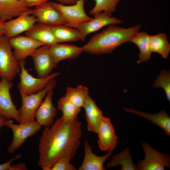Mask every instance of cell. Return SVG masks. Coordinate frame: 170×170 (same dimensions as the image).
<instances>
[{"label":"cell","mask_w":170,"mask_h":170,"mask_svg":"<svg viewBox=\"0 0 170 170\" xmlns=\"http://www.w3.org/2000/svg\"><path fill=\"white\" fill-rule=\"evenodd\" d=\"M50 127H45L39 140L38 165L43 170H50L59 159L75 156L82 137L81 123L78 117L66 120L62 117Z\"/></svg>","instance_id":"cell-1"},{"label":"cell","mask_w":170,"mask_h":170,"mask_svg":"<svg viewBox=\"0 0 170 170\" xmlns=\"http://www.w3.org/2000/svg\"><path fill=\"white\" fill-rule=\"evenodd\" d=\"M141 27L139 25L128 28L116 25H109L101 32L94 35L82 46L83 52L96 55L110 53L122 43L130 41Z\"/></svg>","instance_id":"cell-2"},{"label":"cell","mask_w":170,"mask_h":170,"mask_svg":"<svg viewBox=\"0 0 170 170\" xmlns=\"http://www.w3.org/2000/svg\"><path fill=\"white\" fill-rule=\"evenodd\" d=\"M21 71L19 73L20 81L17 88L21 97L35 94L44 89L50 81L59 75V72L52 73L44 78L33 76L26 69L25 60L18 62Z\"/></svg>","instance_id":"cell-3"},{"label":"cell","mask_w":170,"mask_h":170,"mask_svg":"<svg viewBox=\"0 0 170 170\" xmlns=\"http://www.w3.org/2000/svg\"><path fill=\"white\" fill-rule=\"evenodd\" d=\"M12 50L9 38L5 35L0 34V78L10 81L21 71Z\"/></svg>","instance_id":"cell-4"},{"label":"cell","mask_w":170,"mask_h":170,"mask_svg":"<svg viewBox=\"0 0 170 170\" xmlns=\"http://www.w3.org/2000/svg\"><path fill=\"white\" fill-rule=\"evenodd\" d=\"M56 84V80L53 79L42 91L35 94L21 97L22 105L20 108L18 110L20 123L31 122L35 121V114L36 110L48 92L51 89H53Z\"/></svg>","instance_id":"cell-5"},{"label":"cell","mask_w":170,"mask_h":170,"mask_svg":"<svg viewBox=\"0 0 170 170\" xmlns=\"http://www.w3.org/2000/svg\"><path fill=\"white\" fill-rule=\"evenodd\" d=\"M5 126L11 129L13 133L12 142L7 150L10 154L14 153L28 138L33 136L41 128V126L36 120L16 124L14 123L12 120L8 119Z\"/></svg>","instance_id":"cell-6"},{"label":"cell","mask_w":170,"mask_h":170,"mask_svg":"<svg viewBox=\"0 0 170 170\" xmlns=\"http://www.w3.org/2000/svg\"><path fill=\"white\" fill-rule=\"evenodd\" d=\"M49 46L42 45L30 56L38 77L44 78L49 76L58 63L51 52Z\"/></svg>","instance_id":"cell-7"},{"label":"cell","mask_w":170,"mask_h":170,"mask_svg":"<svg viewBox=\"0 0 170 170\" xmlns=\"http://www.w3.org/2000/svg\"><path fill=\"white\" fill-rule=\"evenodd\" d=\"M142 146L145 156L143 160L138 162L137 170H163L165 167L170 168L169 155L159 152L146 142L143 143Z\"/></svg>","instance_id":"cell-8"},{"label":"cell","mask_w":170,"mask_h":170,"mask_svg":"<svg viewBox=\"0 0 170 170\" xmlns=\"http://www.w3.org/2000/svg\"><path fill=\"white\" fill-rule=\"evenodd\" d=\"M84 1L79 0L75 3L70 5L53 2V4L62 15L65 21V25L76 28L79 24L93 18L88 15L85 12Z\"/></svg>","instance_id":"cell-9"},{"label":"cell","mask_w":170,"mask_h":170,"mask_svg":"<svg viewBox=\"0 0 170 170\" xmlns=\"http://www.w3.org/2000/svg\"><path fill=\"white\" fill-rule=\"evenodd\" d=\"M13 85L11 81L4 78H2L0 81V117L13 119L20 123L18 110L13 102L10 93Z\"/></svg>","instance_id":"cell-10"},{"label":"cell","mask_w":170,"mask_h":170,"mask_svg":"<svg viewBox=\"0 0 170 170\" xmlns=\"http://www.w3.org/2000/svg\"><path fill=\"white\" fill-rule=\"evenodd\" d=\"M93 15L94 18L91 20L79 24L76 27V29L80 32L85 38L88 35L105 26L118 24L123 22L105 12L97 13Z\"/></svg>","instance_id":"cell-11"},{"label":"cell","mask_w":170,"mask_h":170,"mask_svg":"<svg viewBox=\"0 0 170 170\" xmlns=\"http://www.w3.org/2000/svg\"><path fill=\"white\" fill-rule=\"evenodd\" d=\"M9 41L14 57L18 62L25 60L37 48L44 45L26 36H18L9 38Z\"/></svg>","instance_id":"cell-12"},{"label":"cell","mask_w":170,"mask_h":170,"mask_svg":"<svg viewBox=\"0 0 170 170\" xmlns=\"http://www.w3.org/2000/svg\"><path fill=\"white\" fill-rule=\"evenodd\" d=\"M32 9L25 11L15 19L5 23L6 33L9 38L18 36L31 29L37 22L36 18L31 14Z\"/></svg>","instance_id":"cell-13"},{"label":"cell","mask_w":170,"mask_h":170,"mask_svg":"<svg viewBox=\"0 0 170 170\" xmlns=\"http://www.w3.org/2000/svg\"><path fill=\"white\" fill-rule=\"evenodd\" d=\"M96 133L98 135L97 142L100 150L108 151L115 148L118 138L109 118L103 117Z\"/></svg>","instance_id":"cell-14"},{"label":"cell","mask_w":170,"mask_h":170,"mask_svg":"<svg viewBox=\"0 0 170 170\" xmlns=\"http://www.w3.org/2000/svg\"><path fill=\"white\" fill-rule=\"evenodd\" d=\"M31 14L36 18L38 23L51 26L66 25L63 17L54 6L53 2H47L42 5L35 6L32 9Z\"/></svg>","instance_id":"cell-15"},{"label":"cell","mask_w":170,"mask_h":170,"mask_svg":"<svg viewBox=\"0 0 170 170\" xmlns=\"http://www.w3.org/2000/svg\"><path fill=\"white\" fill-rule=\"evenodd\" d=\"M53 89L48 92L44 101L35 113L36 121L41 126L50 127L54 123V119L56 115L57 109L53 104Z\"/></svg>","instance_id":"cell-16"},{"label":"cell","mask_w":170,"mask_h":170,"mask_svg":"<svg viewBox=\"0 0 170 170\" xmlns=\"http://www.w3.org/2000/svg\"><path fill=\"white\" fill-rule=\"evenodd\" d=\"M112 151H108L105 155L99 156L92 151V146L86 141L84 144V158L79 170H104V164L106 159L111 156Z\"/></svg>","instance_id":"cell-17"},{"label":"cell","mask_w":170,"mask_h":170,"mask_svg":"<svg viewBox=\"0 0 170 170\" xmlns=\"http://www.w3.org/2000/svg\"><path fill=\"white\" fill-rule=\"evenodd\" d=\"M20 0H0V21L5 22L30 9Z\"/></svg>","instance_id":"cell-18"},{"label":"cell","mask_w":170,"mask_h":170,"mask_svg":"<svg viewBox=\"0 0 170 170\" xmlns=\"http://www.w3.org/2000/svg\"><path fill=\"white\" fill-rule=\"evenodd\" d=\"M83 108L87 122V130L96 133L99 124L104 116L103 112L89 95L86 99Z\"/></svg>","instance_id":"cell-19"},{"label":"cell","mask_w":170,"mask_h":170,"mask_svg":"<svg viewBox=\"0 0 170 170\" xmlns=\"http://www.w3.org/2000/svg\"><path fill=\"white\" fill-rule=\"evenodd\" d=\"M26 36L39 42L44 45L58 43L52 26L41 23L35 24L32 28L25 32Z\"/></svg>","instance_id":"cell-20"},{"label":"cell","mask_w":170,"mask_h":170,"mask_svg":"<svg viewBox=\"0 0 170 170\" xmlns=\"http://www.w3.org/2000/svg\"><path fill=\"white\" fill-rule=\"evenodd\" d=\"M50 51L56 61L77 58L83 52L82 47L56 43L50 45Z\"/></svg>","instance_id":"cell-21"},{"label":"cell","mask_w":170,"mask_h":170,"mask_svg":"<svg viewBox=\"0 0 170 170\" xmlns=\"http://www.w3.org/2000/svg\"><path fill=\"white\" fill-rule=\"evenodd\" d=\"M52 28L58 43L79 41H84L85 39L77 29L65 25L52 26Z\"/></svg>","instance_id":"cell-22"},{"label":"cell","mask_w":170,"mask_h":170,"mask_svg":"<svg viewBox=\"0 0 170 170\" xmlns=\"http://www.w3.org/2000/svg\"><path fill=\"white\" fill-rule=\"evenodd\" d=\"M124 109L127 112L135 114L150 121L162 129L167 135L170 136V117L164 110L156 114H150L138 111L133 108H124Z\"/></svg>","instance_id":"cell-23"},{"label":"cell","mask_w":170,"mask_h":170,"mask_svg":"<svg viewBox=\"0 0 170 170\" xmlns=\"http://www.w3.org/2000/svg\"><path fill=\"white\" fill-rule=\"evenodd\" d=\"M150 37L149 34L145 31H139L130 40L137 45L139 50L138 63L148 61L151 57L152 52L149 44Z\"/></svg>","instance_id":"cell-24"},{"label":"cell","mask_w":170,"mask_h":170,"mask_svg":"<svg viewBox=\"0 0 170 170\" xmlns=\"http://www.w3.org/2000/svg\"><path fill=\"white\" fill-rule=\"evenodd\" d=\"M149 44L151 52L159 54L166 59L170 51V44L167 35L163 33L150 36Z\"/></svg>","instance_id":"cell-25"},{"label":"cell","mask_w":170,"mask_h":170,"mask_svg":"<svg viewBox=\"0 0 170 170\" xmlns=\"http://www.w3.org/2000/svg\"><path fill=\"white\" fill-rule=\"evenodd\" d=\"M88 88L79 85L76 87H68L64 96L67 99L77 106L83 107L86 99L89 95Z\"/></svg>","instance_id":"cell-26"},{"label":"cell","mask_w":170,"mask_h":170,"mask_svg":"<svg viewBox=\"0 0 170 170\" xmlns=\"http://www.w3.org/2000/svg\"><path fill=\"white\" fill-rule=\"evenodd\" d=\"M118 165H121V170H137V166L133 162L128 148L112 156L107 166L108 167H114Z\"/></svg>","instance_id":"cell-27"},{"label":"cell","mask_w":170,"mask_h":170,"mask_svg":"<svg viewBox=\"0 0 170 170\" xmlns=\"http://www.w3.org/2000/svg\"><path fill=\"white\" fill-rule=\"evenodd\" d=\"M57 108L62 113V117L66 120H71L77 117L81 108L67 99L64 96L60 98L57 102Z\"/></svg>","instance_id":"cell-28"},{"label":"cell","mask_w":170,"mask_h":170,"mask_svg":"<svg viewBox=\"0 0 170 170\" xmlns=\"http://www.w3.org/2000/svg\"><path fill=\"white\" fill-rule=\"evenodd\" d=\"M94 7L89 11L91 15L105 12L110 15L115 12L117 5L120 0H94Z\"/></svg>","instance_id":"cell-29"},{"label":"cell","mask_w":170,"mask_h":170,"mask_svg":"<svg viewBox=\"0 0 170 170\" xmlns=\"http://www.w3.org/2000/svg\"><path fill=\"white\" fill-rule=\"evenodd\" d=\"M154 86L162 88L164 90L166 98L170 101V73L169 70H162L155 80Z\"/></svg>","instance_id":"cell-30"},{"label":"cell","mask_w":170,"mask_h":170,"mask_svg":"<svg viewBox=\"0 0 170 170\" xmlns=\"http://www.w3.org/2000/svg\"><path fill=\"white\" fill-rule=\"evenodd\" d=\"M71 160L68 157L62 158L56 162L50 170H76V168L70 163Z\"/></svg>","instance_id":"cell-31"},{"label":"cell","mask_w":170,"mask_h":170,"mask_svg":"<svg viewBox=\"0 0 170 170\" xmlns=\"http://www.w3.org/2000/svg\"><path fill=\"white\" fill-rule=\"evenodd\" d=\"M29 8L33 6H37L42 5L48 0H20Z\"/></svg>","instance_id":"cell-32"},{"label":"cell","mask_w":170,"mask_h":170,"mask_svg":"<svg viewBox=\"0 0 170 170\" xmlns=\"http://www.w3.org/2000/svg\"><path fill=\"white\" fill-rule=\"evenodd\" d=\"M21 157V154H18L15 157L5 163L0 164V170H10L11 164L15 160Z\"/></svg>","instance_id":"cell-33"},{"label":"cell","mask_w":170,"mask_h":170,"mask_svg":"<svg viewBox=\"0 0 170 170\" xmlns=\"http://www.w3.org/2000/svg\"><path fill=\"white\" fill-rule=\"evenodd\" d=\"M27 170L26 165L20 162L11 166L10 170Z\"/></svg>","instance_id":"cell-34"},{"label":"cell","mask_w":170,"mask_h":170,"mask_svg":"<svg viewBox=\"0 0 170 170\" xmlns=\"http://www.w3.org/2000/svg\"><path fill=\"white\" fill-rule=\"evenodd\" d=\"M5 22L0 21V34L5 35L6 33Z\"/></svg>","instance_id":"cell-35"},{"label":"cell","mask_w":170,"mask_h":170,"mask_svg":"<svg viewBox=\"0 0 170 170\" xmlns=\"http://www.w3.org/2000/svg\"><path fill=\"white\" fill-rule=\"evenodd\" d=\"M78 0H61L60 3L63 4H73L76 3Z\"/></svg>","instance_id":"cell-36"},{"label":"cell","mask_w":170,"mask_h":170,"mask_svg":"<svg viewBox=\"0 0 170 170\" xmlns=\"http://www.w3.org/2000/svg\"><path fill=\"white\" fill-rule=\"evenodd\" d=\"M8 119L3 117H0V133L1 128L5 126L6 122Z\"/></svg>","instance_id":"cell-37"},{"label":"cell","mask_w":170,"mask_h":170,"mask_svg":"<svg viewBox=\"0 0 170 170\" xmlns=\"http://www.w3.org/2000/svg\"><path fill=\"white\" fill-rule=\"evenodd\" d=\"M56 0L57 1L59 2H60V1H61V0Z\"/></svg>","instance_id":"cell-38"}]
</instances>
